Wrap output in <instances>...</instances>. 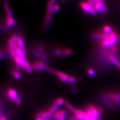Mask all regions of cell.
<instances>
[{
	"label": "cell",
	"instance_id": "6da1fadb",
	"mask_svg": "<svg viewBox=\"0 0 120 120\" xmlns=\"http://www.w3.org/2000/svg\"><path fill=\"white\" fill-rule=\"evenodd\" d=\"M99 97L107 99L117 108L120 106V90L104 92Z\"/></svg>",
	"mask_w": 120,
	"mask_h": 120
},
{
	"label": "cell",
	"instance_id": "7a4b0ae2",
	"mask_svg": "<svg viewBox=\"0 0 120 120\" xmlns=\"http://www.w3.org/2000/svg\"><path fill=\"white\" fill-rule=\"evenodd\" d=\"M120 36L117 33L113 31L109 35V38L102 40L100 42L101 46L103 48H109L113 46L117 40L120 38Z\"/></svg>",
	"mask_w": 120,
	"mask_h": 120
},
{
	"label": "cell",
	"instance_id": "3957f363",
	"mask_svg": "<svg viewBox=\"0 0 120 120\" xmlns=\"http://www.w3.org/2000/svg\"><path fill=\"white\" fill-rule=\"evenodd\" d=\"M80 7L86 13H90L92 15H96V11L94 9V6L88 1H82L80 4Z\"/></svg>",
	"mask_w": 120,
	"mask_h": 120
},
{
	"label": "cell",
	"instance_id": "277c9868",
	"mask_svg": "<svg viewBox=\"0 0 120 120\" xmlns=\"http://www.w3.org/2000/svg\"><path fill=\"white\" fill-rule=\"evenodd\" d=\"M53 13L47 12L45 15L43 26V30L45 32H47L50 29Z\"/></svg>",
	"mask_w": 120,
	"mask_h": 120
},
{
	"label": "cell",
	"instance_id": "5b68a950",
	"mask_svg": "<svg viewBox=\"0 0 120 120\" xmlns=\"http://www.w3.org/2000/svg\"><path fill=\"white\" fill-rule=\"evenodd\" d=\"M33 70L35 71H46L48 66L46 64L40 61H35L33 64H31Z\"/></svg>",
	"mask_w": 120,
	"mask_h": 120
},
{
	"label": "cell",
	"instance_id": "8992f818",
	"mask_svg": "<svg viewBox=\"0 0 120 120\" xmlns=\"http://www.w3.org/2000/svg\"><path fill=\"white\" fill-rule=\"evenodd\" d=\"M6 94L9 98L13 101H14L16 99L19 97L16 90L11 87H9L7 90Z\"/></svg>",
	"mask_w": 120,
	"mask_h": 120
},
{
	"label": "cell",
	"instance_id": "52a82bcc",
	"mask_svg": "<svg viewBox=\"0 0 120 120\" xmlns=\"http://www.w3.org/2000/svg\"><path fill=\"white\" fill-rule=\"evenodd\" d=\"M68 112L64 109L58 110L53 114L52 116V119L54 120H57L59 117H66L68 118Z\"/></svg>",
	"mask_w": 120,
	"mask_h": 120
},
{
	"label": "cell",
	"instance_id": "ba28073f",
	"mask_svg": "<svg viewBox=\"0 0 120 120\" xmlns=\"http://www.w3.org/2000/svg\"><path fill=\"white\" fill-rule=\"evenodd\" d=\"M56 76L57 77L58 79H59L61 82H64V83H67L69 78V75L66 73L62 71H57L56 74Z\"/></svg>",
	"mask_w": 120,
	"mask_h": 120
},
{
	"label": "cell",
	"instance_id": "9c48e42d",
	"mask_svg": "<svg viewBox=\"0 0 120 120\" xmlns=\"http://www.w3.org/2000/svg\"><path fill=\"white\" fill-rule=\"evenodd\" d=\"M17 44L18 46L22 49V51L23 52L24 54L26 55L27 54V51L26 49L25 42L22 37L18 36Z\"/></svg>",
	"mask_w": 120,
	"mask_h": 120
},
{
	"label": "cell",
	"instance_id": "30bf717a",
	"mask_svg": "<svg viewBox=\"0 0 120 120\" xmlns=\"http://www.w3.org/2000/svg\"><path fill=\"white\" fill-rule=\"evenodd\" d=\"M33 49H34L41 53H44L45 50V45L43 42H39L35 44Z\"/></svg>",
	"mask_w": 120,
	"mask_h": 120
},
{
	"label": "cell",
	"instance_id": "8fae6325",
	"mask_svg": "<svg viewBox=\"0 0 120 120\" xmlns=\"http://www.w3.org/2000/svg\"><path fill=\"white\" fill-rule=\"evenodd\" d=\"M53 114L51 113L49 110H47L46 111H40L37 113V116H39L40 117H42L43 119L45 118H50V117H52Z\"/></svg>",
	"mask_w": 120,
	"mask_h": 120
},
{
	"label": "cell",
	"instance_id": "7c38bea8",
	"mask_svg": "<svg viewBox=\"0 0 120 120\" xmlns=\"http://www.w3.org/2000/svg\"><path fill=\"white\" fill-rule=\"evenodd\" d=\"M5 58H11L8 49H4L0 48V59Z\"/></svg>",
	"mask_w": 120,
	"mask_h": 120
},
{
	"label": "cell",
	"instance_id": "4fadbf2b",
	"mask_svg": "<svg viewBox=\"0 0 120 120\" xmlns=\"http://www.w3.org/2000/svg\"><path fill=\"white\" fill-rule=\"evenodd\" d=\"M108 59L109 61L111 62L112 64H114L117 67H118V66L120 64V61L116 58V56L112 54H109L108 56Z\"/></svg>",
	"mask_w": 120,
	"mask_h": 120
},
{
	"label": "cell",
	"instance_id": "5bb4252c",
	"mask_svg": "<svg viewBox=\"0 0 120 120\" xmlns=\"http://www.w3.org/2000/svg\"><path fill=\"white\" fill-rule=\"evenodd\" d=\"M64 49L60 47L55 48L53 51V54L56 56H64L63 54V51Z\"/></svg>",
	"mask_w": 120,
	"mask_h": 120
},
{
	"label": "cell",
	"instance_id": "9a60e30c",
	"mask_svg": "<svg viewBox=\"0 0 120 120\" xmlns=\"http://www.w3.org/2000/svg\"><path fill=\"white\" fill-rule=\"evenodd\" d=\"M11 74L13 77L16 79L20 80L22 78V75L21 73L20 72L17 71L16 70H12L11 71Z\"/></svg>",
	"mask_w": 120,
	"mask_h": 120
},
{
	"label": "cell",
	"instance_id": "2e32d148",
	"mask_svg": "<svg viewBox=\"0 0 120 120\" xmlns=\"http://www.w3.org/2000/svg\"><path fill=\"white\" fill-rule=\"evenodd\" d=\"M31 53L35 57L39 59V60L42 57L44 53H41L37 50H35L34 49H32L31 50Z\"/></svg>",
	"mask_w": 120,
	"mask_h": 120
},
{
	"label": "cell",
	"instance_id": "e0dca14e",
	"mask_svg": "<svg viewBox=\"0 0 120 120\" xmlns=\"http://www.w3.org/2000/svg\"><path fill=\"white\" fill-rule=\"evenodd\" d=\"M103 30L104 33L107 34H110L113 31L111 27L109 25H105L103 27Z\"/></svg>",
	"mask_w": 120,
	"mask_h": 120
},
{
	"label": "cell",
	"instance_id": "ac0fdd59",
	"mask_svg": "<svg viewBox=\"0 0 120 120\" xmlns=\"http://www.w3.org/2000/svg\"><path fill=\"white\" fill-rule=\"evenodd\" d=\"M40 61L46 64V63H47L49 61V57L47 54L45 52L43 54L42 57L40 59Z\"/></svg>",
	"mask_w": 120,
	"mask_h": 120
},
{
	"label": "cell",
	"instance_id": "d6986e66",
	"mask_svg": "<svg viewBox=\"0 0 120 120\" xmlns=\"http://www.w3.org/2000/svg\"><path fill=\"white\" fill-rule=\"evenodd\" d=\"M64 105H65L66 107L68 108V109H69V110H70L72 112L73 111V110L75 109V108L72 105V104L70 103L68 101H67L66 100H65Z\"/></svg>",
	"mask_w": 120,
	"mask_h": 120
},
{
	"label": "cell",
	"instance_id": "ffe728a7",
	"mask_svg": "<svg viewBox=\"0 0 120 120\" xmlns=\"http://www.w3.org/2000/svg\"><path fill=\"white\" fill-rule=\"evenodd\" d=\"M94 9L96 12H100L101 11L102 12V6L100 1L97 2L96 4H95Z\"/></svg>",
	"mask_w": 120,
	"mask_h": 120
},
{
	"label": "cell",
	"instance_id": "44dd1931",
	"mask_svg": "<svg viewBox=\"0 0 120 120\" xmlns=\"http://www.w3.org/2000/svg\"><path fill=\"white\" fill-rule=\"evenodd\" d=\"M65 100L61 98H58L55 100V102L59 107L61 106L63 104H64Z\"/></svg>",
	"mask_w": 120,
	"mask_h": 120
},
{
	"label": "cell",
	"instance_id": "7402d4cb",
	"mask_svg": "<svg viewBox=\"0 0 120 120\" xmlns=\"http://www.w3.org/2000/svg\"><path fill=\"white\" fill-rule=\"evenodd\" d=\"M53 4L52 3L51 1H49L48 2L47 4V7H46V9H47V12H51V13H53L52 12V8H53Z\"/></svg>",
	"mask_w": 120,
	"mask_h": 120
},
{
	"label": "cell",
	"instance_id": "603a6c76",
	"mask_svg": "<svg viewBox=\"0 0 120 120\" xmlns=\"http://www.w3.org/2000/svg\"><path fill=\"white\" fill-rule=\"evenodd\" d=\"M13 18V12L11 9H9L6 12V16L5 20H9Z\"/></svg>",
	"mask_w": 120,
	"mask_h": 120
},
{
	"label": "cell",
	"instance_id": "cb8c5ba5",
	"mask_svg": "<svg viewBox=\"0 0 120 120\" xmlns=\"http://www.w3.org/2000/svg\"><path fill=\"white\" fill-rule=\"evenodd\" d=\"M3 7L5 12H7L10 9L8 0H4L3 2Z\"/></svg>",
	"mask_w": 120,
	"mask_h": 120
},
{
	"label": "cell",
	"instance_id": "d4e9b609",
	"mask_svg": "<svg viewBox=\"0 0 120 120\" xmlns=\"http://www.w3.org/2000/svg\"><path fill=\"white\" fill-rule=\"evenodd\" d=\"M111 54L113 55L117 56L118 54V47L116 45H114L111 49Z\"/></svg>",
	"mask_w": 120,
	"mask_h": 120
},
{
	"label": "cell",
	"instance_id": "484cf974",
	"mask_svg": "<svg viewBox=\"0 0 120 120\" xmlns=\"http://www.w3.org/2000/svg\"><path fill=\"white\" fill-rule=\"evenodd\" d=\"M87 72L90 76L92 77H94L95 76L96 74L94 70V69L90 68H88L87 69Z\"/></svg>",
	"mask_w": 120,
	"mask_h": 120
},
{
	"label": "cell",
	"instance_id": "4316f807",
	"mask_svg": "<svg viewBox=\"0 0 120 120\" xmlns=\"http://www.w3.org/2000/svg\"><path fill=\"white\" fill-rule=\"evenodd\" d=\"M46 71L48 73H49L50 74L55 75H56V73L57 72V71L55 69L51 67H49V66H48L47 68L46 69Z\"/></svg>",
	"mask_w": 120,
	"mask_h": 120
},
{
	"label": "cell",
	"instance_id": "83f0119b",
	"mask_svg": "<svg viewBox=\"0 0 120 120\" xmlns=\"http://www.w3.org/2000/svg\"><path fill=\"white\" fill-rule=\"evenodd\" d=\"M73 53V50L70 49H64L63 54L64 56H68L71 55Z\"/></svg>",
	"mask_w": 120,
	"mask_h": 120
},
{
	"label": "cell",
	"instance_id": "f1b7e54d",
	"mask_svg": "<svg viewBox=\"0 0 120 120\" xmlns=\"http://www.w3.org/2000/svg\"><path fill=\"white\" fill-rule=\"evenodd\" d=\"M77 81V77H75L74 76H69L68 83H76Z\"/></svg>",
	"mask_w": 120,
	"mask_h": 120
},
{
	"label": "cell",
	"instance_id": "f546056e",
	"mask_svg": "<svg viewBox=\"0 0 120 120\" xmlns=\"http://www.w3.org/2000/svg\"><path fill=\"white\" fill-rule=\"evenodd\" d=\"M71 91L72 94H75L77 93V85L75 84H73L71 86Z\"/></svg>",
	"mask_w": 120,
	"mask_h": 120
},
{
	"label": "cell",
	"instance_id": "4dcf8cb0",
	"mask_svg": "<svg viewBox=\"0 0 120 120\" xmlns=\"http://www.w3.org/2000/svg\"><path fill=\"white\" fill-rule=\"evenodd\" d=\"M60 9V6L58 4H55L53 5L52 8L53 13H57Z\"/></svg>",
	"mask_w": 120,
	"mask_h": 120
},
{
	"label": "cell",
	"instance_id": "1f68e13d",
	"mask_svg": "<svg viewBox=\"0 0 120 120\" xmlns=\"http://www.w3.org/2000/svg\"><path fill=\"white\" fill-rule=\"evenodd\" d=\"M12 39H13V40L17 43V40L18 38V36L17 35V34H13L11 35L10 36V38Z\"/></svg>",
	"mask_w": 120,
	"mask_h": 120
},
{
	"label": "cell",
	"instance_id": "d6a6232c",
	"mask_svg": "<svg viewBox=\"0 0 120 120\" xmlns=\"http://www.w3.org/2000/svg\"><path fill=\"white\" fill-rule=\"evenodd\" d=\"M67 120H81L79 118H78L76 115H72L69 116L67 118Z\"/></svg>",
	"mask_w": 120,
	"mask_h": 120
},
{
	"label": "cell",
	"instance_id": "836d02e7",
	"mask_svg": "<svg viewBox=\"0 0 120 120\" xmlns=\"http://www.w3.org/2000/svg\"><path fill=\"white\" fill-rule=\"evenodd\" d=\"M97 109L99 115H101L103 114V112H104V109L102 108L100 106H97Z\"/></svg>",
	"mask_w": 120,
	"mask_h": 120
},
{
	"label": "cell",
	"instance_id": "e575fe53",
	"mask_svg": "<svg viewBox=\"0 0 120 120\" xmlns=\"http://www.w3.org/2000/svg\"><path fill=\"white\" fill-rule=\"evenodd\" d=\"M4 115V108L2 106H0V117Z\"/></svg>",
	"mask_w": 120,
	"mask_h": 120
},
{
	"label": "cell",
	"instance_id": "d590c367",
	"mask_svg": "<svg viewBox=\"0 0 120 120\" xmlns=\"http://www.w3.org/2000/svg\"><path fill=\"white\" fill-rule=\"evenodd\" d=\"M14 66H15V70H16L17 71H19L20 72V71L22 70L21 67L19 65L17 64V63H14Z\"/></svg>",
	"mask_w": 120,
	"mask_h": 120
},
{
	"label": "cell",
	"instance_id": "8d00e7d4",
	"mask_svg": "<svg viewBox=\"0 0 120 120\" xmlns=\"http://www.w3.org/2000/svg\"><path fill=\"white\" fill-rule=\"evenodd\" d=\"M14 103H15L16 104H17V105H20L22 104V101L20 98L19 97H18V98L16 99L15 101H14Z\"/></svg>",
	"mask_w": 120,
	"mask_h": 120
},
{
	"label": "cell",
	"instance_id": "74e56055",
	"mask_svg": "<svg viewBox=\"0 0 120 120\" xmlns=\"http://www.w3.org/2000/svg\"><path fill=\"white\" fill-rule=\"evenodd\" d=\"M88 2L90 3V4H93V5L94 6L95 4H96V1L95 0H87Z\"/></svg>",
	"mask_w": 120,
	"mask_h": 120
},
{
	"label": "cell",
	"instance_id": "f35d334b",
	"mask_svg": "<svg viewBox=\"0 0 120 120\" xmlns=\"http://www.w3.org/2000/svg\"><path fill=\"white\" fill-rule=\"evenodd\" d=\"M0 120H8V116L4 115L0 117Z\"/></svg>",
	"mask_w": 120,
	"mask_h": 120
},
{
	"label": "cell",
	"instance_id": "ab89813d",
	"mask_svg": "<svg viewBox=\"0 0 120 120\" xmlns=\"http://www.w3.org/2000/svg\"><path fill=\"white\" fill-rule=\"evenodd\" d=\"M35 120H44L43 118L39 116H36L35 117Z\"/></svg>",
	"mask_w": 120,
	"mask_h": 120
},
{
	"label": "cell",
	"instance_id": "60d3db41",
	"mask_svg": "<svg viewBox=\"0 0 120 120\" xmlns=\"http://www.w3.org/2000/svg\"><path fill=\"white\" fill-rule=\"evenodd\" d=\"M3 30V25H2L1 22H0V31H2Z\"/></svg>",
	"mask_w": 120,
	"mask_h": 120
},
{
	"label": "cell",
	"instance_id": "b9f144b4",
	"mask_svg": "<svg viewBox=\"0 0 120 120\" xmlns=\"http://www.w3.org/2000/svg\"><path fill=\"white\" fill-rule=\"evenodd\" d=\"M56 0H50V1H51L52 2V3L53 4H55V3H56Z\"/></svg>",
	"mask_w": 120,
	"mask_h": 120
},
{
	"label": "cell",
	"instance_id": "7bdbcfd3",
	"mask_svg": "<svg viewBox=\"0 0 120 120\" xmlns=\"http://www.w3.org/2000/svg\"><path fill=\"white\" fill-rule=\"evenodd\" d=\"M66 0H60V2H62V3H63V2H64L65 1H66Z\"/></svg>",
	"mask_w": 120,
	"mask_h": 120
},
{
	"label": "cell",
	"instance_id": "ee69618b",
	"mask_svg": "<svg viewBox=\"0 0 120 120\" xmlns=\"http://www.w3.org/2000/svg\"><path fill=\"white\" fill-rule=\"evenodd\" d=\"M96 0V2H98V1H99L101 0Z\"/></svg>",
	"mask_w": 120,
	"mask_h": 120
}]
</instances>
